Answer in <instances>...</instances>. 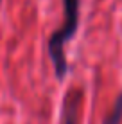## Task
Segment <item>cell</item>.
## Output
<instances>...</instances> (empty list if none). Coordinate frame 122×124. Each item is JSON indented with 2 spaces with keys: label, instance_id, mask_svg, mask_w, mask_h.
<instances>
[{
  "label": "cell",
  "instance_id": "1",
  "mask_svg": "<svg viewBox=\"0 0 122 124\" xmlns=\"http://www.w3.org/2000/svg\"><path fill=\"white\" fill-rule=\"evenodd\" d=\"M63 16H65V22L57 31L52 32V36L49 38V54L52 59L54 65V72H56V78L63 81L68 72V63L65 58V43L74 38L75 31H77L79 25V0H63Z\"/></svg>",
  "mask_w": 122,
  "mask_h": 124
},
{
  "label": "cell",
  "instance_id": "2",
  "mask_svg": "<svg viewBox=\"0 0 122 124\" xmlns=\"http://www.w3.org/2000/svg\"><path fill=\"white\" fill-rule=\"evenodd\" d=\"M120 122H122V93L117 97L115 104H113V112L104 121V124H120Z\"/></svg>",
  "mask_w": 122,
  "mask_h": 124
},
{
  "label": "cell",
  "instance_id": "3",
  "mask_svg": "<svg viewBox=\"0 0 122 124\" xmlns=\"http://www.w3.org/2000/svg\"><path fill=\"white\" fill-rule=\"evenodd\" d=\"M0 4H2V0H0Z\"/></svg>",
  "mask_w": 122,
  "mask_h": 124
}]
</instances>
